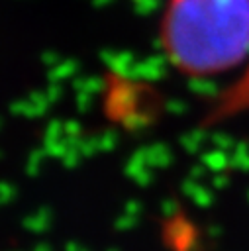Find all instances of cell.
<instances>
[{
	"instance_id": "1",
	"label": "cell",
	"mask_w": 249,
	"mask_h": 251,
	"mask_svg": "<svg viewBox=\"0 0 249 251\" xmlns=\"http://www.w3.org/2000/svg\"><path fill=\"white\" fill-rule=\"evenodd\" d=\"M237 0H171L163 22V43L186 71H212L237 53Z\"/></svg>"
}]
</instances>
